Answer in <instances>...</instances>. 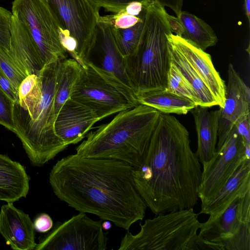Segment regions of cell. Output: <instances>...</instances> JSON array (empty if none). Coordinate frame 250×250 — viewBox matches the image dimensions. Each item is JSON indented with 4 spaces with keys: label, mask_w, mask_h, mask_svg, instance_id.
I'll return each mask as SVG.
<instances>
[{
    "label": "cell",
    "mask_w": 250,
    "mask_h": 250,
    "mask_svg": "<svg viewBox=\"0 0 250 250\" xmlns=\"http://www.w3.org/2000/svg\"><path fill=\"white\" fill-rule=\"evenodd\" d=\"M133 171L124 161L76 153L56 163L49 181L55 195L69 207L128 230L144 219L146 209L136 188Z\"/></svg>",
    "instance_id": "1"
},
{
    "label": "cell",
    "mask_w": 250,
    "mask_h": 250,
    "mask_svg": "<svg viewBox=\"0 0 250 250\" xmlns=\"http://www.w3.org/2000/svg\"><path fill=\"white\" fill-rule=\"evenodd\" d=\"M202 174L187 128L174 116L160 113L143 160L133 171L146 207L156 215L193 208Z\"/></svg>",
    "instance_id": "2"
},
{
    "label": "cell",
    "mask_w": 250,
    "mask_h": 250,
    "mask_svg": "<svg viewBox=\"0 0 250 250\" xmlns=\"http://www.w3.org/2000/svg\"><path fill=\"white\" fill-rule=\"evenodd\" d=\"M160 114L142 104L119 112L110 122L88 132L76 148V153L89 158L116 159L139 167Z\"/></svg>",
    "instance_id": "3"
},
{
    "label": "cell",
    "mask_w": 250,
    "mask_h": 250,
    "mask_svg": "<svg viewBox=\"0 0 250 250\" xmlns=\"http://www.w3.org/2000/svg\"><path fill=\"white\" fill-rule=\"evenodd\" d=\"M166 14L165 7L154 1L148 5L140 44L132 56L124 60L136 96L167 88L170 64L167 36L172 32Z\"/></svg>",
    "instance_id": "4"
},
{
    "label": "cell",
    "mask_w": 250,
    "mask_h": 250,
    "mask_svg": "<svg viewBox=\"0 0 250 250\" xmlns=\"http://www.w3.org/2000/svg\"><path fill=\"white\" fill-rule=\"evenodd\" d=\"M60 62L47 64L40 71L42 94L32 113L27 115L13 111L15 133L35 166H43L68 147L57 136L54 129V102Z\"/></svg>",
    "instance_id": "5"
},
{
    "label": "cell",
    "mask_w": 250,
    "mask_h": 250,
    "mask_svg": "<svg viewBox=\"0 0 250 250\" xmlns=\"http://www.w3.org/2000/svg\"><path fill=\"white\" fill-rule=\"evenodd\" d=\"M198 217L190 208L147 219L137 234L127 230L118 250H211L212 243L197 234Z\"/></svg>",
    "instance_id": "6"
},
{
    "label": "cell",
    "mask_w": 250,
    "mask_h": 250,
    "mask_svg": "<svg viewBox=\"0 0 250 250\" xmlns=\"http://www.w3.org/2000/svg\"><path fill=\"white\" fill-rule=\"evenodd\" d=\"M70 98L90 109L100 121L139 104L134 91L110 79L88 63L83 67Z\"/></svg>",
    "instance_id": "7"
},
{
    "label": "cell",
    "mask_w": 250,
    "mask_h": 250,
    "mask_svg": "<svg viewBox=\"0 0 250 250\" xmlns=\"http://www.w3.org/2000/svg\"><path fill=\"white\" fill-rule=\"evenodd\" d=\"M12 13L28 32L44 66L67 58L61 28L43 0H14Z\"/></svg>",
    "instance_id": "8"
},
{
    "label": "cell",
    "mask_w": 250,
    "mask_h": 250,
    "mask_svg": "<svg viewBox=\"0 0 250 250\" xmlns=\"http://www.w3.org/2000/svg\"><path fill=\"white\" fill-rule=\"evenodd\" d=\"M199 235L224 250H250V191L201 223Z\"/></svg>",
    "instance_id": "9"
},
{
    "label": "cell",
    "mask_w": 250,
    "mask_h": 250,
    "mask_svg": "<svg viewBox=\"0 0 250 250\" xmlns=\"http://www.w3.org/2000/svg\"><path fill=\"white\" fill-rule=\"evenodd\" d=\"M104 220L95 221L79 212L64 222H56L42 236L35 250H105L107 232L102 227Z\"/></svg>",
    "instance_id": "10"
},
{
    "label": "cell",
    "mask_w": 250,
    "mask_h": 250,
    "mask_svg": "<svg viewBox=\"0 0 250 250\" xmlns=\"http://www.w3.org/2000/svg\"><path fill=\"white\" fill-rule=\"evenodd\" d=\"M56 18L62 32L77 45V62L82 67L94 40L100 9L90 0H43Z\"/></svg>",
    "instance_id": "11"
},
{
    "label": "cell",
    "mask_w": 250,
    "mask_h": 250,
    "mask_svg": "<svg viewBox=\"0 0 250 250\" xmlns=\"http://www.w3.org/2000/svg\"><path fill=\"white\" fill-rule=\"evenodd\" d=\"M246 159L245 143L234 126L220 149L203 165L198 191L201 203L218 192Z\"/></svg>",
    "instance_id": "12"
},
{
    "label": "cell",
    "mask_w": 250,
    "mask_h": 250,
    "mask_svg": "<svg viewBox=\"0 0 250 250\" xmlns=\"http://www.w3.org/2000/svg\"><path fill=\"white\" fill-rule=\"evenodd\" d=\"M87 63L92 64L111 80L135 92L109 24L98 21L94 40L86 58L85 63Z\"/></svg>",
    "instance_id": "13"
},
{
    "label": "cell",
    "mask_w": 250,
    "mask_h": 250,
    "mask_svg": "<svg viewBox=\"0 0 250 250\" xmlns=\"http://www.w3.org/2000/svg\"><path fill=\"white\" fill-rule=\"evenodd\" d=\"M250 88L230 63L228 65L225 103L224 106L219 109L218 141L216 151L222 147L235 124L250 115Z\"/></svg>",
    "instance_id": "14"
},
{
    "label": "cell",
    "mask_w": 250,
    "mask_h": 250,
    "mask_svg": "<svg viewBox=\"0 0 250 250\" xmlns=\"http://www.w3.org/2000/svg\"><path fill=\"white\" fill-rule=\"evenodd\" d=\"M167 39L186 58L205 83L217 105L223 107L225 101L226 85L215 68L210 55L172 33L167 36Z\"/></svg>",
    "instance_id": "15"
},
{
    "label": "cell",
    "mask_w": 250,
    "mask_h": 250,
    "mask_svg": "<svg viewBox=\"0 0 250 250\" xmlns=\"http://www.w3.org/2000/svg\"><path fill=\"white\" fill-rule=\"evenodd\" d=\"M100 121L88 107L69 98L56 116L54 129L57 136L68 146L83 139L94 124Z\"/></svg>",
    "instance_id": "16"
},
{
    "label": "cell",
    "mask_w": 250,
    "mask_h": 250,
    "mask_svg": "<svg viewBox=\"0 0 250 250\" xmlns=\"http://www.w3.org/2000/svg\"><path fill=\"white\" fill-rule=\"evenodd\" d=\"M0 234L13 250H33L37 245L33 223L28 214L12 203L1 207Z\"/></svg>",
    "instance_id": "17"
},
{
    "label": "cell",
    "mask_w": 250,
    "mask_h": 250,
    "mask_svg": "<svg viewBox=\"0 0 250 250\" xmlns=\"http://www.w3.org/2000/svg\"><path fill=\"white\" fill-rule=\"evenodd\" d=\"M250 191V160H245L228 181L212 197L201 203L199 214L212 217L224 210L235 198Z\"/></svg>",
    "instance_id": "18"
},
{
    "label": "cell",
    "mask_w": 250,
    "mask_h": 250,
    "mask_svg": "<svg viewBox=\"0 0 250 250\" xmlns=\"http://www.w3.org/2000/svg\"><path fill=\"white\" fill-rule=\"evenodd\" d=\"M11 34V57L26 76L38 74L44 63L26 29L13 15Z\"/></svg>",
    "instance_id": "19"
},
{
    "label": "cell",
    "mask_w": 250,
    "mask_h": 250,
    "mask_svg": "<svg viewBox=\"0 0 250 250\" xmlns=\"http://www.w3.org/2000/svg\"><path fill=\"white\" fill-rule=\"evenodd\" d=\"M197 134L195 153L202 165L209 161L216 152L219 109L209 111L208 107L197 105L191 111Z\"/></svg>",
    "instance_id": "20"
},
{
    "label": "cell",
    "mask_w": 250,
    "mask_h": 250,
    "mask_svg": "<svg viewBox=\"0 0 250 250\" xmlns=\"http://www.w3.org/2000/svg\"><path fill=\"white\" fill-rule=\"evenodd\" d=\"M29 181L22 165L0 154V200L13 203L26 197L29 189Z\"/></svg>",
    "instance_id": "21"
},
{
    "label": "cell",
    "mask_w": 250,
    "mask_h": 250,
    "mask_svg": "<svg viewBox=\"0 0 250 250\" xmlns=\"http://www.w3.org/2000/svg\"><path fill=\"white\" fill-rule=\"evenodd\" d=\"M168 44L170 61L175 65L195 93L199 105L208 108L217 105L208 87L186 58L168 40Z\"/></svg>",
    "instance_id": "22"
},
{
    "label": "cell",
    "mask_w": 250,
    "mask_h": 250,
    "mask_svg": "<svg viewBox=\"0 0 250 250\" xmlns=\"http://www.w3.org/2000/svg\"><path fill=\"white\" fill-rule=\"evenodd\" d=\"M82 69L81 64L73 58H66L59 62L54 102L56 118L62 106L70 98Z\"/></svg>",
    "instance_id": "23"
},
{
    "label": "cell",
    "mask_w": 250,
    "mask_h": 250,
    "mask_svg": "<svg viewBox=\"0 0 250 250\" xmlns=\"http://www.w3.org/2000/svg\"><path fill=\"white\" fill-rule=\"evenodd\" d=\"M177 17L184 29L183 39L203 51L216 44L218 39L215 33L205 21L186 11H182Z\"/></svg>",
    "instance_id": "24"
},
{
    "label": "cell",
    "mask_w": 250,
    "mask_h": 250,
    "mask_svg": "<svg viewBox=\"0 0 250 250\" xmlns=\"http://www.w3.org/2000/svg\"><path fill=\"white\" fill-rule=\"evenodd\" d=\"M137 97L139 104L150 106L164 114L185 115L197 106L192 101L164 91L145 93Z\"/></svg>",
    "instance_id": "25"
},
{
    "label": "cell",
    "mask_w": 250,
    "mask_h": 250,
    "mask_svg": "<svg viewBox=\"0 0 250 250\" xmlns=\"http://www.w3.org/2000/svg\"><path fill=\"white\" fill-rule=\"evenodd\" d=\"M42 86V77L39 73L27 75L20 85L18 103L14 104L13 111L31 114L40 101Z\"/></svg>",
    "instance_id": "26"
},
{
    "label": "cell",
    "mask_w": 250,
    "mask_h": 250,
    "mask_svg": "<svg viewBox=\"0 0 250 250\" xmlns=\"http://www.w3.org/2000/svg\"><path fill=\"white\" fill-rule=\"evenodd\" d=\"M146 14V11L139 21L128 28H115L110 25L116 44L124 60L132 56L140 44Z\"/></svg>",
    "instance_id": "27"
},
{
    "label": "cell",
    "mask_w": 250,
    "mask_h": 250,
    "mask_svg": "<svg viewBox=\"0 0 250 250\" xmlns=\"http://www.w3.org/2000/svg\"><path fill=\"white\" fill-rule=\"evenodd\" d=\"M164 91L188 99L194 102L197 105H199L195 93L175 65L171 62L167 74V86Z\"/></svg>",
    "instance_id": "28"
},
{
    "label": "cell",
    "mask_w": 250,
    "mask_h": 250,
    "mask_svg": "<svg viewBox=\"0 0 250 250\" xmlns=\"http://www.w3.org/2000/svg\"><path fill=\"white\" fill-rule=\"evenodd\" d=\"M0 67L10 81L18 96V90L22 80L26 77L5 49L0 46Z\"/></svg>",
    "instance_id": "29"
},
{
    "label": "cell",
    "mask_w": 250,
    "mask_h": 250,
    "mask_svg": "<svg viewBox=\"0 0 250 250\" xmlns=\"http://www.w3.org/2000/svg\"><path fill=\"white\" fill-rule=\"evenodd\" d=\"M147 7L144 8L139 17L131 15L124 8L116 13L100 16L98 21L106 23L115 28H127L133 26L142 19Z\"/></svg>",
    "instance_id": "30"
},
{
    "label": "cell",
    "mask_w": 250,
    "mask_h": 250,
    "mask_svg": "<svg viewBox=\"0 0 250 250\" xmlns=\"http://www.w3.org/2000/svg\"><path fill=\"white\" fill-rule=\"evenodd\" d=\"M14 104L0 87V125L14 133L15 132L13 113Z\"/></svg>",
    "instance_id": "31"
},
{
    "label": "cell",
    "mask_w": 250,
    "mask_h": 250,
    "mask_svg": "<svg viewBox=\"0 0 250 250\" xmlns=\"http://www.w3.org/2000/svg\"><path fill=\"white\" fill-rule=\"evenodd\" d=\"M12 13L0 6V46L9 53L11 48Z\"/></svg>",
    "instance_id": "32"
},
{
    "label": "cell",
    "mask_w": 250,
    "mask_h": 250,
    "mask_svg": "<svg viewBox=\"0 0 250 250\" xmlns=\"http://www.w3.org/2000/svg\"><path fill=\"white\" fill-rule=\"evenodd\" d=\"M98 8H104L106 11L116 13L125 8L133 2H140L148 6L153 0H90Z\"/></svg>",
    "instance_id": "33"
},
{
    "label": "cell",
    "mask_w": 250,
    "mask_h": 250,
    "mask_svg": "<svg viewBox=\"0 0 250 250\" xmlns=\"http://www.w3.org/2000/svg\"><path fill=\"white\" fill-rule=\"evenodd\" d=\"M35 230L44 233L49 231L53 226V222L50 216L46 213L39 214L33 223Z\"/></svg>",
    "instance_id": "34"
},
{
    "label": "cell",
    "mask_w": 250,
    "mask_h": 250,
    "mask_svg": "<svg viewBox=\"0 0 250 250\" xmlns=\"http://www.w3.org/2000/svg\"><path fill=\"white\" fill-rule=\"evenodd\" d=\"M250 115L247 116L235 125L237 132L242 137L245 144L250 145Z\"/></svg>",
    "instance_id": "35"
},
{
    "label": "cell",
    "mask_w": 250,
    "mask_h": 250,
    "mask_svg": "<svg viewBox=\"0 0 250 250\" xmlns=\"http://www.w3.org/2000/svg\"><path fill=\"white\" fill-rule=\"evenodd\" d=\"M0 87L6 93L15 103H18V96L5 73L0 67Z\"/></svg>",
    "instance_id": "36"
},
{
    "label": "cell",
    "mask_w": 250,
    "mask_h": 250,
    "mask_svg": "<svg viewBox=\"0 0 250 250\" xmlns=\"http://www.w3.org/2000/svg\"><path fill=\"white\" fill-rule=\"evenodd\" d=\"M166 18L171 32H173L176 35L182 37L184 29L178 18L177 17L170 15L167 13Z\"/></svg>",
    "instance_id": "37"
},
{
    "label": "cell",
    "mask_w": 250,
    "mask_h": 250,
    "mask_svg": "<svg viewBox=\"0 0 250 250\" xmlns=\"http://www.w3.org/2000/svg\"><path fill=\"white\" fill-rule=\"evenodd\" d=\"M162 7H168L178 16L182 11L183 0H153Z\"/></svg>",
    "instance_id": "38"
},
{
    "label": "cell",
    "mask_w": 250,
    "mask_h": 250,
    "mask_svg": "<svg viewBox=\"0 0 250 250\" xmlns=\"http://www.w3.org/2000/svg\"><path fill=\"white\" fill-rule=\"evenodd\" d=\"M245 9L246 16L248 18V21H250V0H245Z\"/></svg>",
    "instance_id": "39"
},
{
    "label": "cell",
    "mask_w": 250,
    "mask_h": 250,
    "mask_svg": "<svg viewBox=\"0 0 250 250\" xmlns=\"http://www.w3.org/2000/svg\"><path fill=\"white\" fill-rule=\"evenodd\" d=\"M102 227L104 230H108L112 227L111 222L108 220L103 221L102 223Z\"/></svg>",
    "instance_id": "40"
}]
</instances>
